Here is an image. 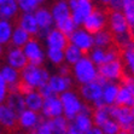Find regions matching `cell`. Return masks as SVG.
Listing matches in <instances>:
<instances>
[{
    "label": "cell",
    "instance_id": "ac0fdd59",
    "mask_svg": "<svg viewBox=\"0 0 134 134\" xmlns=\"http://www.w3.org/2000/svg\"><path fill=\"white\" fill-rule=\"evenodd\" d=\"M18 116L9 108L6 103L0 104V126L6 129H12L17 126Z\"/></svg>",
    "mask_w": 134,
    "mask_h": 134
},
{
    "label": "cell",
    "instance_id": "9f6ffc18",
    "mask_svg": "<svg viewBox=\"0 0 134 134\" xmlns=\"http://www.w3.org/2000/svg\"><path fill=\"white\" fill-rule=\"evenodd\" d=\"M27 134H36V132H35V129H31V131L27 132Z\"/></svg>",
    "mask_w": 134,
    "mask_h": 134
},
{
    "label": "cell",
    "instance_id": "4fadbf2b",
    "mask_svg": "<svg viewBox=\"0 0 134 134\" xmlns=\"http://www.w3.org/2000/svg\"><path fill=\"white\" fill-rule=\"evenodd\" d=\"M5 60H6L7 65L12 66V68L19 70V71L28 64V59H27V57H25L22 48L13 47V46L10 47L7 50L6 56H5Z\"/></svg>",
    "mask_w": 134,
    "mask_h": 134
},
{
    "label": "cell",
    "instance_id": "3957f363",
    "mask_svg": "<svg viewBox=\"0 0 134 134\" xmlns=\"http://www.w3.org/2000/svg\"><path fill=\"white\" fill-rule=\"evenodd\" d=\"M59 99L63 105V116L69 122L76 117L81 111V108L83 105V100L75 91L69 90L64 93L59 94Z\"/></svg>",
    "mask_w": 134,
    "mask_h": 134
},
{
    "label": "cell",
    "instance_id": "30bf717a",
    "mask_svg": "<svg viewBox=\"0 0 134 134\" xmlns=\"http://www.w3.org/2000/svg\"><path fill=\"white\" fill-rule=\"evenodd\" d=\"M79 96L81 97L83 102L88 104H94L99 99H102L103 96V85L100 83L98 80L92 81L90 83H85L80 86L79 90Z\"/></svg>",
    "mask_w": 134,
    "mask_h": 134
},
{
    "label": "cell",
    "instance_id": "ba28073f",
    "mask_svg": "<svg viewBox=\"0 0 134 134\" xmlns=\"http://www.w3.org/2000/svg\"><path fill=\"white\" fill-rule=\"evenodd\" d=\"M68 39H69V44L75 45V46L77 47V48H80L83 53H88L94 47L93 34L88 33V31L86 30V29H83L82 27L76 29Z\"/></svg>",
    "mask_w": 134,
    "mask_h": 134
},
{
    "label": "cell",
    "instance_id": "7a4b0ae2",
    "mask_svg": "<svg viewBox=\"0 0 134 134\" xmlns=\"http://www.w3.org/2000/svg\"><path fill=\"white\" fill-rule=\"evenodd\" d=\"M51 74L44 66H36L33 64H27V66L21 70V82L29 85L34 90H39L42 85L47 83Z\"/></svg>",
    "mask_w": 134,
    "mask_h": 134
},
{
    "label": "cell",
    "instance_id": "74e56055",
    "mask_svg": "<svg viewBox=\"0 0 134 134\" xmlns=\"http://www.w3.org/2000/svg\"><path fill=\"white\" fill-rule=\"evenodd\" d=\"M122 12L126 16L129 27L134 25V0H126L122 7Z\"/></svg>",
    "mask_w": 134,
    "mask_h": 134
},
{
    "label": "cell",
    "instance_id": "f35d334b",
    "mask_svg": "<svg viewBox=\"0 0 134 134\" xmlns=\"http://www.w3.org/2000/svg\"><path fill=\"white\" fill-rule=\"evenodd\" d=\"M54 28H57V29H59L60 31H62L64 35H66V36H70V35L74 33L76 29L79 28L77 25L74 23V21L71 19V17L69 19H66V21H64V22H62L60 24H58V25H56Z\"/></svg>",
    "mask_w": 134,
    "mask_h": 134
},
{
    "label": "cell",
    "instance_id": "ab89813d",
    "mask_svg": "<svg viewBox=\"0 0 134 134\" xmlns=\"http://www.w3.org/2000/svg\"><path fill=\"white\" fill-rule=\"evenodd\" d=\"M133 39L134 37H133V35L131 34V31H128V33H125V34L114 36V44H115L116 47H119V48L123 50V48H125V47L127 46Z\"/></svg>",
    "mask_w": 134,
    "mask_h": 134
},
{
    "label": "cell",
    "instance_id": "7bdbcfd3",
    "mask_svg": "<svg viewBox=\"0 0 134 134\" xmlns=\"http://www.w3.org/2000/svg\"><path fill=\"white\" fill-rule=\"evenodd\" d=\"M120 57H121V54H120L119 47L111 46V47H109V48H106V51H105V63L120 59ZM105 63H104V64H105Z\"/></svg>",
    "mask_w": 134,
    "mask_h": 134
},
{
    "label": "cell",
    "instance_id": "cb8c5ba5",
    "mask_svg": "<svg viewBox=\"0 0 134 134\" xmlns=\"http://www.w3.org/2000/svg\"><path fill=\"white\" fill-rule=\"evenodd\" d=\"M69 125L74 127L75 129H77L79 132H81V133H86L88 129L94 126L93 123V119H92V116L90 115H85V114H79L76 117H75L72 121L69 122Z\"/></svg>",
    "mask_w": 134,
    "mask_h": 134
},
{
    "label": "cell",
    "instance_id": "9a60e30c",
    "mask_svg": "<svg viewBox=\"0 0 134 134\" xmlns=\"http://www.w3.org/2000/svg\"><path fill=\"white\" fill-rule=\"evenodd\" d=\"M74 82L75 81L71 75L70 76H60L58 74H53L50 76V80H48V85L57 96L71 90V87L74 86Z\"/></svg>",
    "mask_w": 134,
    "mask_h": 134
},
{
    "label": "cell",
    "instance_id": "7c38bea8",
    "mask_svg": "<svg viewBox=\"0 0 134 134\" xmlns=\"http://www.w3.org/2000/svg\"><path fill=\"white\" fill-rule=\"evenodd\" d=\"M40 115L46 120H52L58 116H63V105L59 96H52L50 98H46L44 100Z\"/></svg>",
    "mask_w": 134,
    "mask_h": 134
},
{
    "label": "cell",
    "instance_id": "44dd1931",
    "mask_svg": "<svg viewBox=\"0 0 134 134\" xmlns=\"http://www.w3.org/2000/svg\"><path fill=\"white\" fill-rule=\"evenodd\" d=\"M5 103L9 105V108L12 110L15 114H17V116L21 114L22 111H24L27 109L25 106V100H24V96L21 92H16V93H9L6 98Z\"/></svg>",
    "mask_w": 134,
    "mask_h": 134
},
{
    "label": "cell",
    "instance_id": "f546056e",
    "mask_svg": "<svg viewBox=\"0 0 134 134\" xmlns=\"http://www.w3.org/2000/svg\"><path fill=\"white\" fill-rule=\"evenodd\" d=\"M15 25L11 21H4L0 19V45H7L11 41L12 31Z\"/></svg>",
    "mask_w": 134,
    "mask_h": 134
},
{
    "label": "cell",
    "instance_id": "c3c4849f",
    "mask_svg": "<svg viewBox=\"0 0 134 134\" xmlns=\"http://www.w3.org/2000/svg\"><path fill=\"white\" fill-rule=\"evenodd\" d=\"M57 74L60 75V76H70L71 75V68L66 63H63V64L58 65V72Z\"/></svg>",
    "mask_w": 134,
    "mask_h": 134
},
{
    "label": "cell",
    "instance_id": "db71d44e",
    "mask_svg": "<svg viewBox=\"0 0 134 134\" xmlns=\"http://www.w3.org/2000/svg\"><path fill=\"white\" fill-rule=\"evenodd\" d=\"M128 132L131 134H134V120H133V122H132V125L129 126V128H128Z\"/></svg>",
    "mask_w": 134,
    "mask_h": 134
},
{
    "label": "cell",
    "instance_id": "d6986e66",
    "mask_svg": "<svg viewBox=\"0 0 134 134\" xmlns=\"http://www.w3.org/2000/svg\"><path fill=\"white\" fill-rule=\"evenodd\" d=\"M18 27L24 29L31 36H36L39 33V25L34 13H21L18 17Z\"/></svg>",
    "mask_w": 134,
    "mask_h": 134
},
{
    "label": "cell",
    "instance_id": "8fae6325",
    "mask_svg": "<svg viewBox=\"0 0 134 134\" xmlns=\"http://www.w3.org/2000/svg\"><path fill=\"white\" fill-rule=\"evenodd\" d=\"M110 117L114 119L120 125L122 131H128L129 126L134 120V115L131 108L127 106H117V105H109Z\"/></svg>",
    "mask_w": 134,
    "mask_h": 134
},
{
    "label": "cell",
    "instance_id": "277c9868",
    "mask_svg": "<svg viewBox=\"0 0 134 134\" xmlns=\"http://www.w3.org/2000/svg\"><path fill=\"white\" fill-rule=\"evenodd\" d=\"M23 52H24L27 59H28L29 64L36 66H42L44 65L45 60H46V53L45 50L42 48V45L39 41V39H33L27 42L23 46Z\"/></svg>",
    "mask_w": 134,
    "mask_h": 134
},
{
    "label": "cell",
    "instance_id": "d6a6232c",
    "mask_svg": "<svg viewBox=\"0 0 134 134\" xmlns=\"http://www.w3.org/2000/svg\"><path fill=\"white\" fill-rule=\"evenodd\" d=\"M50 125L52 127L53 134H66L69 129V121L64 116H58L50 120Z\"/></svg>",
    "mask_w": 134,
    "mask_h": 134
},
{
    "label": "cell",
    "instance_id": "484cf974",
    "mask_svg": "<svg viewBox=\"0 0 134 134\" xmlns=\"http://www.w3.org/2000/svg\"><path fill=\"white\" fill-rule=\"evenodd\" d=\"M121 57L128 74L134 76V39L122 50Z\"/></svg>",
    "mask_w": 134,
    "mask_h": 134
},
{
    "label": "cell",
    "instance_id": "681fc988",
    "mask_svg": "<svg viewBox=\"0 0 134 134\" xmlns=\"http://www.w3.org/2000/svg\"><path fill=\"white\" fill-rule=\"evenodd\" d=\"M31 91H34V88L30 87L29 85L21 82V85H19V92H21V93H22L23 96H25V94L29 93V92H31Z\"/></svg>",
    "mask_w": 134,
    "mask_h": 134
},
{
    "label": "cell",
    "instance_id": "680465c9",
    "mask_svg": "<svg viewBox=\"0 0 134 134\" xmlns=\"http://www.w3.org/2000/svg\"><path fill=\"white\" fill-rule=\"evenodd\" d=\"M3 51H4V47H3V45H0V57L3 54Z\"/></svg>",
    "mask_w": 134,
    "mask_h": 134
},
{
    "label": "cell",
    "instance_id": "11a10c76",
    "mask_svg": "<svg viewBox=\"0 0 134 134\" xmlns=\"http://www.w3.org/2000/svg\"><path fill=\"white\" fill-rule=\"evenodd\" d=\"M109 1H110V0H99V3L103 4V5H108V4H109Z\"/></svg>",
    "mask_w": 134,
    "mask_h": 134
},
{
    "label": "cell",
    "instance_id": "be15d7a7",
    "mask_svg": "<svg viewBox=\"0 0 134 134\" xmlns=\"http://www.w3.org/2000/svg\"><path fill=\"white\" fill-rule=\"evenodd\" d=\"M15 134H23V133H22V132H16Z\"/></svg>",
    "mask_w": 134,
    "mask_h": 134
},
{
    "label": "cell",
    "instance_id": "d590c367",
    "mask_svg": "<svg viewBox=\"0 0 134 134\" xmlns=\"http://www.w3.org/2000/svg\"><path fill=\"white\" fill-rule=\"evenodd\" d=\"M105 51L106 50L100 48V47H93V48L87 53V56L96 65L100 66L105 63Z\"/></svg>",
    "mask_w": 134,
    "mask_h": 134
},
{
    "label": "cell",
    "instance_id": "836d02e7",
    "mask_svg": "<svg viewBox=\"0 0 134 134\" xmlns=\"http://www.w3.org/2000/svg\"><path fill=\"white\" fill-rule=\"evenodd\" d=\"M46 59L53 65H60L64 63V50H57V48H46Z\"/></svg>",
    "mask_w": 134,
    "mask_h": 134
},
{
    "label": "cell",
    "instance_id": "d4e9b609",
    "mask_svg": "<svg viewBox=\"0 0 134 134\" xmlns=\"http://www.w3.org/2000/svg\"><path fill=\"white\" fill-rule=\"evenodd\" d=\"M0 75L5 80L7 86L21 83V71L12 68V66L7 65V64H5V65H3L0 68Z\"/></svg>",
    "mask_w": 134,
    "mask_h": 134
},
{
    "label": "cell",
    "instance_id": "5bb4252c",
    "mask_svg": "<svg viewBox=\"0 0 134 134\" xmlns=\"http://www.w3.org/2000/svg\"><path fill=\"white\" fill-rule=\"evenodd\" d=\"M40 120H41V115L39 112L25 109L24 111H22L18 115L17 126H19V128L22 131L28 132V131H31V129H35L36 126L39 125Z\"/></svg>",
    "mask_w": 134,
    "mask_h": 134
},
{
    "label": "cell",
    "instance_id": "ffe728a7",
    "mask_svg": "<svg viewBox=\"0 0 134 134\" xmlns=\"http://www.w3.org/2000/svg\"><path fill=\"white\" fill-rule=\"evenodd\" d=\"M19 13V6L17 0H5L0 5V19L11 21Z\"/></svg>",
    "mask_w": 134,
    "mask_h": 134
},
{
    "label": "cell",
    "instance_id": "91938a15",
    "mask_svg": "<svg viewBox=\"0 0 134 134\" xmlns=\"http://www.w3.org/2000/svg\"><path fill=\"white\" fill-rule=\"evenodd\" d=\"M0 134H4V128L0 126Z\"/></svg>",
    "mask_w": 134,
    "mask_h": 134
},
{
    "label": "cell",
    "instance_id": "83f0119b",
    "mask_svg": "<svg viewBox=\"0 0 134 134\" xmlns=\"http://www.w3.org/2000/svg\"><path fill=\"white\" fill-rule=\"evenodd\" d=\"M83 56L85 53L72 44H68V46L64 48V63H66L70 66L77 63Z\"/></svg>",
    "mask_w": 134,
    "mask_h": 134
},
{
    "label": "cell",
    "instance_id": "603a6c76",
    "mask_svg": "<svg viewBox=\"0 0 134 134\" xmlns=\"http://www.w3.org/2000/svg\"><path fill=\"white\" fill-rule=\"evenodd\" d=\"M120 86L119 82H106L103 86V96L102 99L105 103V105H114L116 102V97L119 93Z\"/></svg>",
    "mask_w": 134,
    "mask_h": 134
},
{
    "label": "cell",
    "instance_id": "e7e4bbea",
    "mask_svg": "<svg viewBox=\"0 0 134 134\" xmlns=\"http://www.w3.org/2000/svg\"><path fill=\"white\" fill-rule=\"evenodd\" d=\"M4 1H5V0H0V5H1V4H3Z\"/></svg>",
    "mask_w": 134,
    "mask_h": 134
},
{
    "label": "cell",
    "instance_id": "52a82bcc",
    "mask_svg": "<svg viewBox=\"0 0 134 134\" xmlns=\"http://www.w3.org/2000/svg\"><path fill=\"white\" fill-rule=\"evenodd\" d=\"M34 16L36 18L37 25H39V33H37L36 37L45 40V37L50 33L51 29L54 28V21H53L51 10L45 6H40L34 12Z\"/></svg>",
    "mask_w": 134,
    "mask_h": 134
},
{
    "label": "cell",
    "instance_id": "e0dca14e",
    "mask_svg": "<svg viewBox=\"0 0 134 134\" xmlns=\"http://www.w3.org/2000/svg\"><path fill=\"white\" fill-rule=\"evenodd\" d=\"M50 10L54 21V27L69 19L71 16V10L68 5V0H57Z\"/></svg>",
    "mask_w": 134,
    "mask_h": 134
},
{
    "label": "cell",
    "instance_id": "4dcf8cb0",
    "mask_svg": "<svg viewBox=\"0 0 134 134\" xmlns=\"http://www.w3.org/2000/svg\"><path fill=\"white\" fill-rule=\"evenodd\" d=\"M92 119H93L94 126L102 128L106 122L111 119V117H110V112H109V106H103V108L94 109Z\"/></svg>",
    "mask_w": 134,
    "mask_h": 134
},
{
    "label": "cell",
    "instance_id": "5b68a950",
    "mask_svg": "<svg viewBox=\"0 0 134 134\" xmlns=\"http://www.w3.org/2000/svg\"><path fill=\"white\" fill-rule=\"evenodd\" d=\"M98 74L108 82H119L125 76V65L121 59L105 63L98 66Z\"/></svg>",
    "mask_w": 134,
    "mask_h": 134
},
{
    "label": "cell",
    "instance_id": "7dc6e473",
    "mask_svg": "<svg viewBox=\"0 0 134 134\" xmlns=\"http://www.w3.org/2000/svg\"><path fill=\"white\" fill-rule=\"evenodd\" d=\"M125 1L126 0H110L108 6H109V9L111 11H122Z\"/></svg>",
    "mask_w": 134,
    "mask_h": 134
},
{
    "label": "cell",
    "instance_id": "7402d4cb",
    "mask_svg": "<svg viewBox=\"0 0 134 134\" xmlns=\"http://www.w3.org/2000/svg\"><path fill=\"white\" fill-rule=\"evenodd\" d=\"M24 100H25L27 109L33 110V111L40 114L45 99L42 98V96L39 93V91L34 90V91H31V92H29V93H27L24 96Z\"/></svg>",
    "mask_w": 134,
    "mask_h": 134
},
{
    "label": "cell",
    "instance_id": "6125c7cd",
    "mask_svg": "<svg viewBox=\"0 0 134 134\" xmlns=\"http://www.w3.org/2000/svg\"><path fill=\"white\" fill-rule=\"evenodd\" d=\"M131 110H132V112H133V115H134V105L131 108Z\"/></svg>",
    "mask_w": 134,
    "mask_h": 134
},
{
    "label": "cell",
    "instance_id": "6f0895ef",
    "mask_svg": "<svg viewBox=\"0 0 134 134\" xmlns=\"http://www.w3.org/2000/svg\"><path fill=\"white\" fill-rule=\"evenodd\" d=\"M119 134H131V133H129V132H128V131H121Z\"/></svg>",
    "mask_w": 134,
    "mask_h": 134
},
{
    "label": "cell",
    "instance_id": "60d3db41",
    "mask_svg": "<svg viewBox=\"0 0 134 134\" xmlns=\"http://www.w3.org/2000/svg\"><path fill=\"white\" fill-rule=\"evenodd\" d=\"M102 131L104 134H119L122 131L120 125L115 121L114 119H110L109 121L106 122L105 125L102 127Z\"/></svg>",
    "mask_w": 134,
    "mask_h": 134
},
{
    "label": "cell",
    "instance_id": "e575fe53",
    "mask_svg": "<svg viewBox=\"0 0 134 134\" xmlns=\"http://www.w3.org/2000/svg\"><path fill=\"white\" fill-rule=\"evenodd\" d=\"M96 10L93 0H79L77 1V9L74 11H77L80 15L82 16V18H86L91 13Z\"/></svg>",
    "mask_w": 134,
    "mask_h": 134
},
{
    "label": "cell",
    "instance_id": "816d5d0a",
    "mask_svg": "<svg viewBox=\"0 0 134 134\" xmlns=\"http://www.w3.org/2000/svg\"><path fill=\"white\" fill-rule=\"evenodd\" d=\"M77 1L79 0H68V5H69V7H70L71 11L77 9Z\"/></svg>",
    "mask_w": 134,
    "mask_h": 134
},
{
    "label": "cell",
    "instance_id": "b9f144b4",
    "mask_svg": "<svg viewBox=\"0 0 134 134\" xmlns=\"http://www.w3.org/2000/svg\"><path fill=\"white\" fill-rule=\"evenodd\" d=\"M35 132H36V134H53L52 127L50 125V120H46L44 117H41L39 125L35 128Z\"/></svg>",
    "mask_w": 134,
    "mask_h": 134
},
{
    "label": "cell",
    "instance_id": "f6af8a7d",
    "mask_svg": "<svg viewBox=\"0 0 134 134\" xmlns=\"http://www.w3.org/2000/svg\"><path fill=\"white\" fill-rule=\"evenodd\" d=\"M7 96H9V86L0 75V104H4L6 102Z\"/></svg>",
    "mask_w": 134,
    "mask_h": 134
},
{
    "label": "cell",
    "instance_id": "94428289",
    "mask_svg": "<svg viewBox=\"0 0 134 134\" xmlns=\"http://www.w3.org/2000/svg\"><path fill=\"white\" fill-rule=\"evenodd\" d=\"M39 3H40V5H42L44 3H46V0H39Z\"/></svg>",
    "mask_w": 134,
    "mask_h": 134
},
{
    "label": "cell",
    "instance_id": "f1b7e54d",
    "mask_svg": "<svg viewBox=\"0 0 134 134\" xmlns=\"http://www.w3.org/2000/svg\"><path fill=\"white\" fill-rule=\"evenodd\" d=\"M94 37V47H100V48H109V47L112 46L114 44V36L110 33V30H100L98 31L97 34L93 35Z\"/></svg>",
    "mask_w": 134,
    "mask_h": 134
},
{
    "label": "cell",
    "instance_id": "2e32d148",
    "mask_svg": "<svg viewBox=\"0 0 134 134\" xmlns=\"http://www.w3.org/2000/svg\"><path fill=\"white\" fill-rule=\"evenodd\" d=\"M44 41L46 45V48H57V50H64L69 44L68 36L64 35L57 28L51 29Z\"/></svg>",
    "mask_w": 134,
    "mask_h": 134
},
{
    "label": "cell",
    "instance_id": "1f68e13d",
    "mask_svg": "<svg viewBox=\"0 0 134 134\" xmlns=\"http://www.w3.org/2000/svg\"><path fill=\"white\" fill-rule=\"evenodd\" d=\"M115 105L117 106H127V108H132L134 105V97L131 94V92L123 86H120L119 93L116 97Z\"/></svg>",
    "mask_w": 134,
    "mask_h": 134
},
{
    "label": "cell",
    "instance_id": "8992f818",
    "mask_svg": "<svg viewBox=\"0 0 134 134\" xmlns=\"http://www.w3.org/2000/svg\"><path fill=\"white\" fill-rule=\"evenodd\" d=\"M106 25H108V13L102 9H96L88 17L83 19L82 28L94 35L98 31L104 30Z\"/></svg>",
    "mask_w": 134,
    "mask_h": 134
},
{
    "label": "cell",
    "instance_id": "8d00e7d4",
    "mask_svg": "<svg viewBox=\"0 0 134 134\" xmlns=\"http://www.w3.org/2000/svg\"><path fill=\"white\" fill-rule=\"evenodd\" d=\"M19 11L22 13H34L41 6L39 0H17Z\"/></svg>",
    "mask_w": 134,
    "mask_h": 134
},
{
    "label": "cell",
    "instance_id": "9c48e42d",
    "mask_svg": "<svg viewBox=\"0 0 134 134\" xmlns=\"http://www.w3.org/2000/svg\"><path fill=\"white\" fill-rule=\"evenodd\" d=\"M108 27L112 36L129 31V23L122 11H110L108 13Z\"/></svg>",
    "mask_w": 134,
    "mask_h": 134
},
{
    "label": "cell",
    "instance_id": "4316f807",
    "mask_svg": "<svg viewBox=\"0 0 134 134\" xmlns=\"http://www.w3.org/2000/svg\"><path fill=\"white\" fill-rule=\"evenodd\" d=\"M30 39H31V35L29 34V33H27L24 29H22L21 27H18V25H15L10 44H11V46H13V47L23 48V46H24Z\"/></svg>",
    "mask_w": 134,
    "mask_h": 134
},
{
    "label": "cell",
    "instance_id": "ee69618b",
    "mask_svg": "<svg viewBox=\"0 0 134 134\" xmlns=\"http://www.w3.org/2000/svg\"><path fill=\"white\" fill-rule=\"evenodd\" d=\"M121 86H123V87H126L129 92H131V94L134 97V76L133 75H125L123 76V79L121 80Z\"/></svg>",
    "mask_w": 134,
    "mask_h": 134
},
{
    "label": "cell",
    "instance_id": "bcb514c9",
    "mask_svg": "<svg viewBox=\"0 0 134 134\" xmlns=\"http://www.w3.org/2000/svg\"><path fill=\"white\" fill-rule=\"evenodd\" d=\"M39 93L42 96V98L44 99H46V98H50V97H52V96H57V94H54V92L52 91V88H51V86L48 85V82L47 83H45V85H42L40 88H39Z\"/></svg>",
    "mask_w": 134,
    "mask_h": 134
},
{
    "label": "cell",
    "instance_id": "6da1fadb",
    "mask_svg": "<svg viewBox=\"0 0 134 134\" xmlns=\"http://www.w3.org/2000/svg\"><path fill=\"white\" fill-rule=\"evenodd\" d=\"M98 75V66L88 58V56H83L71 66V76L80 86L96 81Z\"/></svg>",
    "mask_w": 134,
    "mask_h": 134
},
{
    "label": "cell",
    "instance_id": "f5cc1de1",
    "mask_svg": "<svg viewBox=\"0 0 134 134\" xmlns=\"http://www.w3.org/2000/svg\"><path fill=\"white\" fill-rule=\"evenodd\" d=\"M66 134H83V133L79 132L77 129H75L74 127H71V126L69 125V129H68V133H66Z\"/></svg>",
    "mask_w": 134,
    "mask_h": 134
},
{
    "label": "cell",
    "instance_id": "f907efd6",
    "mask_svg": "<svg viewBox=\"0 0 134 134\" xmlns=\"http://www.w3.org/2000/svg\"><path fill=\"white\" fill-rule=\"evenodd\" d=\"M85 134H104L103 131H102V128L100 127H97V126H93V127L91 128V129H88L87 132Z\"/></svg>",
    "mask_w": 134,
    "mask_h": 134
}]
</instances>
